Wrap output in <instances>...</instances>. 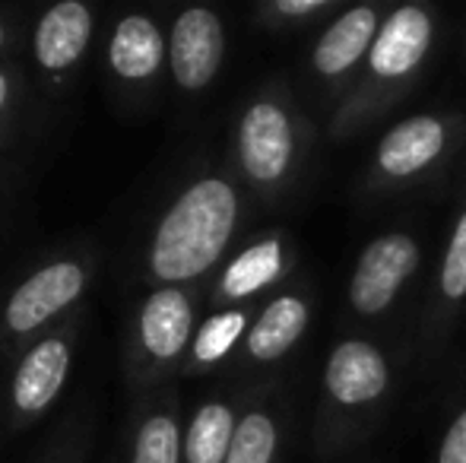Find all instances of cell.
Wrapping results in <instances>:
<instances>
[{
  "mask_svg": "<svg viewBox=\"0 0 466 463\" xmlns=\"http://www.w3.org/2000/svg\"><path fill=\"white\" fill-rule=\"evenodd\" d=\"M13 29H16V19H13V13L0 10V61H4L6 48H10V42H13Z\"/></svg>",
  "mask_w": 466,
  "mask_h": 463,
  "instance_id": "cell-25",
  "label": "cell"
},
{
  "mask_svg": "<svg viewBox=\"0 0 466 463\" xmlns=\"http://www.w3.org/2000/svg\"><path fill=\"white\" fill-rule=\"evenodd\" d=\"M384 358L365 343H343L327 365V388L343 403H365L384 390Z\"/></svg>",
  "mask_w": 466,
  "mask_h": 463,
  "instance_id": "cell-12",
  "label": "cell"
},
{
  "mask_svg": "<svg viewBox=\"0 0 466 463\" xmlns=\"http://www.w3.org/2000/svg\"><path fill=\"white\" fill-rule=\"evenodd\" d=\"M441 286L451 298L466 296V213L457 223L454 241H451L448 260H444V273H441Z\"/></svg>",
  "mask_w": 466,
  "mask_h": 463,
  "instance_id": "cell-22",
  "label": "cell"
},
{
  "mask_svg": "<svg viewBox=\"0 0 466 463\" xmlns=\"http://www.w3.org/2000/svg\"><path fill=\"white\" fill-rule=\"evenodd\" d=\"M86 458H89V432L83 422L74 419L55 435V441L38 454L35 463H86Z\"/></svg>",
  "mask_w": 466,
  "mask_h": 463,
  "instance_id": "cell-21",
  "label": "cell"
},
{
  "mask_svg": "<svg viewBox=\"0 0 466 463\" xmlns=\"http://www.w3.org/2000/svg\"><path fill=\"white\" fill-rule=\"evenodd\" d=\"M168 64V35L156 16L140 10L121 13L105 38V67L108 83L121 99L134 102L159 83Z\"/></svg>",
  "mask_w": 466,
  "mask_h": 463,
  "instance_id": "cell-6",
  "label": "cell"
},
{
  "mask_svg": "<svg viewBox=\"0 0 466 463\" xmlns=\"http://www.w3.org/2000/svg\"><path fill=\"white\" fill-rule=\"evenodd\" d=\"M194 298L187 286H159L137 302L124 330V381L130 397H149L187 358L194 343Z\"/></svg>",
  "mask_w": 466,
  "mask_h": 463,
  "instance_id": "cell-3",
  "label": "cell"
},
{
  "mask_svg": "<svg viewBox=\"0 0 466 463\" xmlns=\"http://www.w3.org/2000/svg\"><path fill=\"white\" fill-rule=\"evenodd\" d=\"M235 413L228 403L209 400L194 413L185 428V448L181 463H226L235 438Z\"/></svg>",
  "mask_w": 466,
  "mask_h": 463,
  "instance_id": "cell-14",
  "label": "cell"
},
{
  "mask_svg": "<svg viewBox=\"0 0 466 463\" xmlns=\"http://www.w3.org/2000/svg\"><path fill=\"white\" fill-rule=\"evenodd\" d=\"M86 324L89 305H83L61 324L45 330L38 340H32L10 362V375H6L4 388L6 432H25L57 407V400L70 384V375H74Z\"/></svg>",
  "mask_w": 466,
  "mask_h": 463,
  "instance_id": "cell-4",
  "label": "cell"
},
{
  "mask_svg": "<svg viewBox=\"0 0 466 463\" xmlns=\"http://www.w3.org/2000/svg\"><path fill=\"white\" fill-rule=\"evenodd\" d=\"M102 254L89 241H74L38 257L0 296V356L16 358L32 340L83 308L96 286Z\"/></svg>",
  "mask_w": 466,
  "mask_h": 463,
  "instance_id": "cell-2",
  "label": "cell"
},
{
  "mask_svg": "<svg viewBox=\"0 0 466 463\" xmlns=\"http://www.w3.org/2000/svg\"><path fill=\"white\" fill-rule=\"evenodd\" d=\"M238 159L248 178L270 185L282 178L292 159V127L273 102H254L238 124Z\"/></svg>",
  "mask_w": 466,
  "mask_h": 463,
  "instance_id": "cell-9",
  "label": "cell"
},
{
  "mask_svg": "<svg viewBox=\"0 0 466 463\" xmlns=\"http://www.w3.org/2000/svg\"><path fill=\"white\" fill-rule=\"evenodd\" d=\"M226 57L222 19L207 6H190L178 13L168 32V70L181 93H200L219 74Z\"/></svg>",
  "mask_w": 466,
  "mask_h": 463,
  "instance_id": "cell-7",
  "label": "cell"
},
{
  "mask_svg": "<svg viewBox=\"0 0 466 463\" xmlns=\"http://www.w3.org/2000/svg\"><path fill=\"white\" fill-rule=\"evenodd\" d=\"M245 330H248V317H245V311H238V308H228V311H219V315L207 317V321L197 327L194 343H190V352H187L190 368H209V365L222 362V358L235 349V343L245 337Z\"/></svg>",
  "mask_w": 466,
  "mask_h": 463,
  "instance_id": "cell-18",
  "label": "cell"
},
{
  "mask_svg": "<svg viewBox=\"0 0 466 463\" xmlns=\"http://www.w3.org/2000/svg\"><path fill=\"white\" fill-rule=\"evenodd\" d=\"M441 463H466V413L451 426L441 448Z\"/></svg>",
  "mask_w": 466,
  "mask_h": 463,
  "instance_id": "cell-23",
  "label": "cell"
},
{
  "mask_svg": "<svg viewBox=\"0 0 466 463\" xmlns=\"http://www.w3.org/2000/svg\"><path fill=\"white\" fill-rule=\"evenodd\" d=\"M308 324V311L299 298H277L248 330V356L258 362H273L301 337Z\"/></svg>",
  "mask_w": 466,
  "mask_h": 463,
  "instance_id": "cell-15",
  "label": "cell"
},
{
  "mask_svg": "<svg viewBox=\"0 0 466 463\" xmlns=\"http://www.w3.org/2000/svg\"><path fill=\"white\" fill-rule=\"evenodd\" d=\"M16 61H0V149L16 140L25 112V80Z\"/></svg>",
  "mask_w": 466,
  "mask_h": 463,
  "instance_id": "cell-20",
  "label": "cell"
},
{
  "mask_svg": "<svg viewBox=\"0 0 466 463\" xmlns=\"http://www.w3.org/2000/svg\"><path fill=\"white\" fill-rule=\"evenodd\" d=\"M282 270V247L277 238L258 241V245L245 247L232 264L222 270L219 277V296L228 302H238L264 286H270Z\"/></svg>",
  "mask_w": 466,
  "mask_h": 463,
  "instance_id": "cell-16",
  "label": "cell"
},
{
  "mask_svg": "<svg viewBox=\"0 0 466 463\" xmlns=\"http://www.w3.org/2000/svg\"><path fill=\"white\" fill-rule=\"evenodd\" d=\"M416 245L406 235H387L378 238L369 251L362 254L356 267V279H352V305L365 315L380 311L397 289L403 286V279L416 267Z\"/></svg>",
  "mask_w": 466,
  "mask_h": 463,
  "instance_id": "cell-10",
  "label": "cell"
},
{
  "mask_svg": "<svg viewBox=\"0 0 466 463\" xmlns=\"http://www.w3.org/2000/svg\"><path fill=\"white\" fill-rule=\"evenodd\" d=\"M441 143V124L431 121V117H412V121H403L384 136L378 159L390 175H412L435 159Z\"/></svg>",
  "mask_w": 466,
  "mask_h": 463,
  "instance_id": "cell-13",
  "label": "cell"
},
{
  "mask_svg": "<svg viewBox=\"0 0 466 463\" xmlns=\"http://www.w3.org/2000/svg\"><path fill=\"white\" fill-rule=\"evenodd\" d=\"M0 413H4V397H0Z\"/></svg>",
  "mask_w": 466,
  "mask_h": 463,
  "instance_id": "cell-26",
  "label": "cell"
},
{
  "mask_svg": "<svg viewBox=\"0 0 466 463\" xmlns=\"http://www.w3.org/2000/svg\"><path fill=\"white\" fill-rule=\"evenodd\" d=\"M185 426L178 403L166 390L140 397L124 435V463H181Z\"/></svg>",
  "mask_w": 466,
  "mask_h": 463,
  "instance_id": "cell-8",
  "label": "cell"
},
{
  "mask_svg": "<svg viewBox=\"0 0 466 463\" xmlns=\"http://www.w3.org/2000/svg\"><path fill=\"white\" fill-rule=\"evenodd\" d=\"M273 448H277V428H273L270 416L248 413L235 428L232 451H228L226 463H270Z\"/></svg>",
  "mask_w": 466,
  "mask_h": 463,
  "instance_id": "cell-19",
  "label": "cell"
},
{
  "mask_svg": "<svg viewBox=\"0 0 466 463\" xmlns=\"http://www.w3.org/2000/svg\"><path fill=\"white\" fill-rule=\"evenodd\" d=\"M431 25L429 16L416 6H403L397 10L387 25L380 29L378 42L371 48V67L378 76H400L412 70L422 61L425 48H429Z\"/></svg>",
  "mask_w": 466,
  "mask_h": 463,
  "instance_id": "cell-11",
  "label": "cell"
},
{
  "mask_svg": "<svg viewBox=\"0 0 466 463\" xmlns=\"http://www.w3.org/2000/svg\"><path fill=\"white\" fill-rule=\"evenodd\" d=\"M318 6H324V0H277V13L282 16H305Z\"/></svg>",
  "mask_w": 466,
  "mask_h": 463,
  "instance_id": "cell-24",
  "label": "cell"
},
{
  "mask_svg": "<svg viewBox=\"0 0 466 463\" xmlns=\"http://www.w3.org/2000/svg\"><path fill=\"white\" fill-rule=\"evenodd\" d=\"M238 223V197L226 178H194L149 226L137 254L143 283L187 286L207 277L226 254Z\"/></svg>",
  "mask_w": 466,
  "mask_h": 463,
  "instance_id": "cell-1",
  "label": "cell"
},
{
  "mask_svg": "<svg viewBox=\"0 0 466 463\" xmlns=\"http://www.w3.org/2000/svg\"><path fill=\"white\" fill-rule=\"evenodd\" d=\"M371 35H374V13L362 10V6L350 10L320 38L318 51H314V64H318L320 74H339V70H346L350 64H356L362 57Z\"/></svg>",
  "mask_w": 466,
  "mask_h": 463,
  "instance_id": "cell-17",
  "label": "cell"
},
{
  "mask_svg": "<svg viewBox=\"0 0 466 463\" xmlns=\"http://www.w3.org/2000/svg\"><path fill=\"white\" fill-rule=\"evenodd\" d=\"M96 10L83 0H61L35 19L29 55L42 89H48L51 96H64L74 86L96 42Z\"/></svg>",
  "mask_w": 466,
  "mask_h": 463,
  "instance_id": "cell-5",
  "label": "cell"
}]
</instances>
